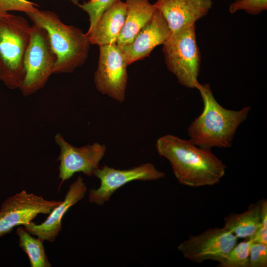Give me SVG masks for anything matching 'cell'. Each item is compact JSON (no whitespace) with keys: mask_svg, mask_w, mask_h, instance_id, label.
<instances>
[{"mask_svg":"<svg viewBox=\"0 0 267 267\" xmlns=\"http://www.w3.org/2000/svg\"><path fill=\"white\" fill-rule=\"evenodd\" d=\"M158 154L170 163L179 183L191 187L212 186L224 175L226 166L211 149H203L189 140L168 134L156 143Z\"/></svg>","mask_w":267,"mask_h":267,"instance_id":"cell-1","label":"cell"},{"mask_svg":"<svg viewBox=\"0 0 267 267\" xmlns=\"http://www.w3.org/2000/svg\"><path fill=\"white\" fill-rule=\"evenodd\" d=\"M196 88L200 92L204 108L188 128L189 140L203 149L230 147L237 129L247 119L251 107L239 110L226 109L216 101L208 83H199Z\"/></svg>","mask_w":267,"mask_h":267,"instance_id":"cell-2","label":"cell"},{"mask_svg":"<svg viewBox=\"0 0 267 267\" xmlns=\"http://www.w3.org/2000/svg\"><path fill=\"white\" fill-rule=\"evenodd\" d=\"M25 14L33 23L45 29L48 34L57 57L54 74L72 72L85 63L90 44L86 33L64 23L52 11L38 9Z\"/></svg>","mask_w":267,"mask_h":267,"instance_id":"cell-3","label":"cell"},{"mask_svg":"<svg viewBox=\"0 0 267 267\" xmlns=\"http://www.w3.org/2000/svg\"><path fill=\"white\" fill-rule=\"evenodd\" d=\"M31 26L21 16L0 13V73L9 88H20L25 77L24 59Z\"/></svg>","mask_w":267,"mask_h":267,"instance_id":"cell-4","label":"cell"},{"mask_svg":"<svg viewBox=\"0 0 267 267\" xmlns=\"http://www.w3.org/2000/svg\"><path fill=\"white\" fill-rule=\"evenodd\" d=\"M162 51L168 70L182 86L196 88L201 55L196 39L195 25L171 33L163 44Z\"/></svg>","mask_w":267,"mask_h":267,"instance_id":"cell-5","label":"cell"},{"mask_svg":"<svg viewBox=\"0 0 267 267\" xmlns=\"http://www.w3.org/2000/svg\"><path fill=\"white\" fill-rule=\"evenodd\" d=\"M56 60L47 31L33 23L24 59L25 77L19 88L24 96L34 94L45 85Z\"/></svg>","mask_w":267,"mask_h":267,"instance_id":"cell-6","label":"cell"},{"mask_svg":"<svg viewBox=\"0 0 267 267\" xmlns=\"http://www.w3.org/2000/svg\"><path fill=\"white\" fill-rule=\"evenodd\" d=\"M128 66L124 53L116 43L99 46L94 76L97 89L117 101L123 102L128 79Z\"/></svg>","mask_w":267,"mask_h":267,"instance_id":"cell-7","label":"cell"},{"mask_svg":"<svg viewBox=\"0 0 267 267\" xmlns=\"http://www.w3.org/2000/svg\"><path fill=\"white\" fill-rule=\"evenodd\" d=\"M62 201L48 200L26 190L7 198L0 209V237L25 225L39 214H49Z\"/></svg>","mask_w":267,"mask_h":267,"instance_id":"cell-8","label":"cell"},{"mask_svg":"<svg viewBox=\"0 0 267 267\" xmlns=\"http://www.w3.org/2000/svg\"><path fill=\"white\" fill-rule=\"evenodd\" d=\"M93 175L99 179L100 185L97 189L89 190V200L102 206L117 189L128 183L135 180H156L164 178L165 174L157 170L153 164L146 163L124 170L104 165L97 169Z\"/></svg>","mask_w":267,"mask_h":267,"instance_id":"cell-9","label":"cell"},{"mask_svg":"<svg viewBox=\"0 0 267 267\" xmlns=\"http://www.w3.org/2000/svg\"><path fill=\"white\" fill-rule=\"evenodd\" d=\"M238 238L224 227L213 228L190 235L178 247L186 259L201 263L207 260L222 262L237 243Z\"/></svg>","mask_w":267,"mask_h":267,"instance_id":"cell-10","label":"cell"},{"mask_svg":"<svg viewBox=\"0 0 267 267\" xmlns=\"http://www.w3.org/2000/svg\"><path fill=\"white\" fill-rule=\"evenodd\" d=\"M54 140L60 148L57 158L60 162L59 187L76 173L82 172L88 176L93 175L99 168V163L106 151V146L98 142L75 147L67 142L59 133L56 134Z\"/></svg>","mask_w":267,"mask_h":267,"instance_id":"cell-11","label":"cell"},{"mask_svg":"<svg viewBox=\"0 0 267 267\" xmlns=\"http://www.w3.org/2000/svg\"><path fill=\"white\" fill-rule=\"evenodd\" d=\"M171 34L161 12L156 9L150 20L130 43L120 46L128 65L150 55L158 45L163 44Z\"/></svg>","mask_w":267,"mask_h":267,"instance_id":"cell-12","label":"cell"},{"mask_svg":"<svg viewBox=\"0 0 267 267\" xmlns=\"http://www.w3.org/2000/svg\"><path fill=\"white\" fill-rule=\"evenodd\" d=\"M87 187L83 178L79 176L69 186L64 200L55 207L49 214L47 219L40 224L33 221L24 225L25 229L30 234L42 240L54 242L62 230V220L70 208L82 199L85 195Z\"/></svg>","mask_w":267,"mask_h":267,"instance_id":"cell-13","label":"cell"},{"mask_svg":"<svg viewBox=\"0 0 267 267\" xmlns=\"http://www.w3.org/2000/svg\"><path fill=\"white\" fill-rule=\"evenodd\" d=\"M212 0H157L153 4L166 21L171 33L195 25L207 14Z\"/></svg>","mask_w":267,"mask_h":267,"instance_id":"cell-14","label":"cell"},{"mask_svg":"<svg viewBox=\"0 0 267 267\" xmlns=\"http://www.w3.org/2000/svg\"><path fill=\"white\" fill-rule=\"evenodd\" d=\"M125 2L116 0L100 16L89 33L90 44L99 46L116 43L126 15Z\"/></svg>","mask_w":267,"mask_h":267,"instance_id":"cell-15","label":"cell"},{"mask_svg":"<svg viewBox=\"0 0 267 267\" xmlns=\"http://www.w3.org/2000/svg\"><path fill=\"white\" fill-rule=\"evenodd\" d=\"M125 3L126 17L116 41L120 46L131 43L156 10L148 0H127Z\"/></svg>","mask_w":267,"mask_h":267,"instance_id":"cell-16","label":"cell"},{"mask_svg":"<svg viewBox=\"0 0 267 267\" xmlns=\"http://www.w3.org/2000/svg\"><path fill=\"white\" fill-rule=\"evenodd\" d=\"M223 227L238 238H251L261 224L260 201L250 204L242 213L230 214L225 217Z\"/></svg>","mask_w":267,"mask_h":267,"instance_id":"cell-17","label":"cell"},{"mask_svg":"<svg viewBox=\"0 0 267 267\" xmlns=\"http://www.w3.org/2000/svg\"><path fill=\"white\" fill-rule=\"evenodd\" d=\"M19 245L27 255L31 267H51L52 265L46 254L44 241L33 237L24 227L19 226L16 231Z\"/></svg>","mask_w":267,"mask_h":267,"instance_id":"cell-18","label":"cell"},{"mask_svg":"<svg viewBox=\"0 0 267 267\" xmlns=\"http://www.w3.org/2000/svg\"><path fill=\"white\" fill-rule=\"evenodd\" d=\"M253 242L251 238L237 243L218 266L220 267H249V253Z\"/></svg>","mask_w":267,"mask_h":267,"instance_id":"cell-19","label":"cell"},{"mask_svg":"<svg viewBox=\"0 0 267 267\" xmlns=\"http://www.w3.org/2000/svg\"><path fill=\"white\" fill-rule=\"evenodd\" d=\"M116 0H89L80 4L74 1L79 7L86 12L89 18V27L86 33H89L94 27L103 12Z\"/></svg>","mask_w":267,"mask_h":267,"instance_id":"cell-20","label":"cell"},{"mask_svg":"<svg viewBox=\"0 0 267 267\" xmlns=\"http://www.w3.org/2000/svg\"><path fill=\"white\" fill-rule=\"evenodd\" d=\"M229 12L244 10L247 14L258 15L267 9V0H237L229 6Z\"/></svg>","mask_w":267,"mask_h":267,"instance_id":"cell-21","label":"cell"},{"mask_svg":"<svg viewBox=\"0 0 267 267\" xmlns=\"http://www.w3.org/2000/svg\"><path fill=\"white\" fill-rule=\"evenodd\" d=\"M38 5L27 0H0V13L11 11L23 12L25 13L38 10Z\"/></svg>","mask_w":267,"mask_h":267,"instance_id":"cell-22","label":"cell"},{"mask_svg":"<svg viewBox=\"0 0 267 267\" xmlns=\"http://www.w3.org/2000/svg\"><path fill=\"white\" fill-rule=\"evenodd\" d=\"M267 267V245L253 242L250 249L249 267Z\"/></svg>","mask_w":267,"mask_h":267,"instance_id":"cell-23","label":"cell"},{"mask_svg":"<svg viewBox=\"0 0 267 267\" xmlns=\"http://www.w3.org/2000/svg\"><path fill=\"white\" fill-rule=\"evenodd\" d=\"M0 80H1V75H0Z\"/></svg>","mask_w":267,"mask_h":267,"instance_id":"cell-24","label":"cell"},{"mask_svg":"<svg viewBox=\"0 0 267 267\" xmlns=\"http://www.w3.org/2000/svg\"><path fill=\"white\" fill-rule=\"evenodd\" d=\"M235 0H234V1H235Z\"/></svg>","mask_w":267,"mask_h":267,"instance_id":"cell-25","label":"cell"}]
</instances>
